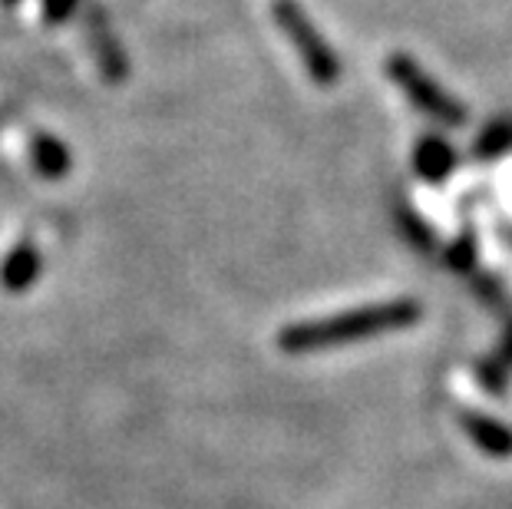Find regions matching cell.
Returning a JSON list of instances; mask_svg holds the SVG:
<instances>
[{
	"label": "cell",
	"instance_id": "cell-9",
	"mask_svg": "<svg viewBox=\"0 0 512 509\" xmlns=\"http://www.w3.org/2000/svg\"><path fill=\"white\" fill-rule=\"evenodd\" d=\"M397 222H400L403 235H407V242L423 248V252H430V248L437 245V238H433V229L420 219V212L410 209V205H400V209H397Z\"/></svg>",
	"mask_w": 512,
	"mask_h": 509
},
{
	"label": "cell",
	"instance_id": "cell-11",
	"mask_svg": "<svg viewBox=\"0 0 512 509\" xmlns=\"http://www.w3.org/2000/svg\"><path fill=\"white\" fill-rule=\"evenodd\" d=\"M446 265L460 275L473 272V265H476V235L473 232L456 235V242L446 248Z\"/></svg>",
	"mask_w": 512,
	"mask_h": 509
},
{
	"label": "cell",
	"instance_id": "cell-13",
	"mask_svg": "<svg viewBox=\"0 0 512 509\" xmlns=\"http://www.w3.org/2000/svg\"><path fill=\"white\" fill-rule=\"evenodd\" d=\"M40 4H43V14H47L50 24H60V20H67L73 14L80 0H40Z\"/></svg>",
	"mask_w": 512,
	"mask_h": 509
},
{
	"label": "cell",
	"instance_id": "cell-10",
	"mask_svg": "<svg viewBox=\"0 0 512 509\" xmlns=\"http://www.w3.org/2000/svg\"><path fill=\"white\" fill-rule=\"evenodd\" d=\"M509 146H512V126L509 123H493V126H486L483 136H479L476 156L479 159H496V156H503Z\"/></svg>",
	"mask_w": 512,
	"mask_h": 509
},
{
	"label": "cell",
	"instance_id": "cell-7",
	"mask_svg": "<svg viewBox=\"0 0 512 509\" xmlns=\"http://www.w3.org/2000/svg\"><path fill=\"white\" fill-rule=\"evenodd\" d=\"M460 424L473 437L476 447L486 453V457H496V460L512 457V430L499 424V420L466 407V410H460Z\"/></svg>",
	"mask_w": 512,
	"mask_h": 509
},
{
	"label": "cell",
	"instance_id": "cell-1",
	"mask_svg": "<svg viewBox=\"0 0 512 509\" xmlns=\"http://www.w3.org/2000/svg\"><path fill=\"white\" fill-rule=\"evenodd\" d=\"M420 311L423 308L417 301L397 298V301H377V305L331 314V318L321 321L288 324L285 331H278V348L285 354H314V351L344 348V344L410 328V324L420 321Z\"/></svg>",
	"mask_w": 512,
	"mask_h": 509
},
{
	"label": "cell",
	"instance_id": "cell-2",
	"mask_svg": "<svg viewBox=\"0 0 512 509\" xmlns=\"http://www.w3.org/2000/svg\"><path fill=\"white\" fill-rule=\"evenodd\" d=\"M271 17L285 30V37L291 40L294 53H298L301 67L308 70L311 83L324 86V90L337 86V80H341V60L331 50V43L321 37V30L314 27L308 10L298 0H271Z\"/></svg>",
	"mask_w": 512,
	"mask_h": 509
},
{
	"label": "cell",
	"instance_id": "cell-12",
	"mask_svg": "<svg viewBox=\"0 0 512 509\" xmlns=\"http://www.w3.org/2000/svg\"><path fill=\"white\" fill-rule=\"evenodd\" d=\"M476 374H479V381H483L486 391H493V394L506 391V367L499 364V361H483Z\"/></svg>",
	"mask_w": 512,
	"mask_h": 509
},
{
	"label": "cell",
	"instance_id": "cell-4",
	"mask_svg": "<svg viewBox=\"0 0 512 509\" xmlns=\"http://www.w3.org/2000/svg\"><path fill=\"white\" fill-rule=\"evenodd\" d=\"M86 37H90L93 60H96V67H100L103 80L110 86L126 83V77H129L126 50H123V43L116 40L110 20H106V14H103V7H90V14H86Z\"/></svg>",
	"mask_w": 512,
	"mask_h": 509
},
{
	"label": "cell",
	"instance_id": "cell-5",
	"mask_svg": "<svg viewBox=\"0 0 512 509\" xmlns=\"http://www.w3.org/2000/svg\"><path fill=\"white\" fill-rule=\"evenodd\" d=\"M40 272H43L40 248L30 242V238H24V242H17L4 255V262H0V288H4L7 295H24L40 278Z\"/></svg>",
	"mask_w": 512,
	"mask_h": 509
},
{
	"label": "cell",
	"instance_id": "cell-14",
	"mask_svg": "<svg viewBox=\"0 0 512 509\" xmlns=\"http://www.w3.org/2000/svg\"><path fill=\"white\" fill-rule=\"evenodd\" d=\"M10 116H14V106H10V103H4V106H0V126H4Z\"/></svg>",
	"mask_w": 512,
	"mask_h": 509
},
{
	"label": "cell",
	"instance_id": "cell-8",
	"mask_svg": "<svg viewBox=\"0 0 512 509\" xmlns=\"http://www.w3.org/2000/svg\"><path fill=\"white\" fill-rule=\"evenodd\" d=\"M453 166H456L453 146L440 136H423L417 149H413V169H417V176L427 179L430 186H440L453 172Z\"/></svg>",
	"mask_w": 512,
	"mask_h": 509
},
{
	"label": "cell",
	"instance_id": "cell-6",
	"mask_svg": "<svg viewBox=\"0 0 512 509\" xmlns=\"http://www.w3.org/2000/svg\"><path fill=\"white\" fill-rule=\"evenodd\" d=\"M27 156H30V166H34L37 176L50 179V182L63 179L73 169V156H70L67 143L53 133H47V129H34V133H30Z\"/></svg>",
	"mask_w": 512,
	"mask_h": 509
},
{
	"label": "cell",
	"instance_id": "cell-15",
	"mask_svg": "<svg viewBox=\"0 0 512 509\" xmlns=\"http://www.w3.org/2000/svg\"><path fill=\"white\" fill-rule=\"evenodd\" d=\"M503 357H506V361H512V328H509V334H506V344H503Z\"/></svg>",
	"mask_w": 512,
	"mask_h": 509
},
{
	"label": "cell",
	"instance_id": "cell-3",
	"mask_svg": "<svg viewBox=\"0 0 512 509\" xmlns=\"http://www.w3.org/2000/svg\"><path fill=\"white\" fill-rule=\"evenodd\" d=\"M384 73L390 83L407 96L410 106H417L423 116H430L440 126H463L466 123V106L456 100L453 93H446L443 86L420 67L410 53H390L384 60Z\"/></svg>",
	"mask_w": 512,
	"mask_h": 509
},
{
	"label": "cell",
	"instance_id": "cell-16",
	"mask_svg": "<svg viewBox=\"0 0 512 509\" xmlns=\"http://www.w3.org/2000/svg\"><path fill=\"white\" fill-rule=\"evenodd\" d=\"M0 4H4V7H17L20 0H0Z\"/></svg>",
	"mask_w": 512,
	"mask_h": 509
}]
</instances>
